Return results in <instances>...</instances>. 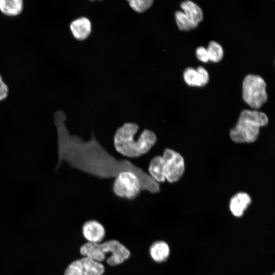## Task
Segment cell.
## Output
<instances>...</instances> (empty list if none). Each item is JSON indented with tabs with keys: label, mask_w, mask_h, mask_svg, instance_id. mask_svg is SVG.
<instances>
[{
	"label": "cell",
	"mask_w": 275,
	"mask_h": 275,
	"mask_svg": "<svg viewBox=\"0 0 275 275\" xmlns=\"http://www.w3.org/2000/svg\"><path fill=\"white\" fill-rule=\"evenodd\" d=\"M54 120L57 132V169L63 162H66L72 168L101 179L115 178L123 171H130L138 177L142 190H147L151 194L160 191L159 183L143 169L128 160L118 159L109 154L98 142L93 132L88 141L71 134L66 126V116L63 111H56Z\"/></svg>",
	"instance_id": "1"
},
{
	"label": "cell",
	"mask_w": 275,
	"mask_h": 275,
	"mask_svg": "<svg viewBox=\"0 0 275 275\" xmlns=\"http://www.w3.org/2000/svg\"><path fill=\"white\" fill-rule=\"evenodd\" d=\"M139 126L127 122L119 127L114 136V145L116 150L121 155L129 158H135L147 153L156 142L155 133L145 129L136 141L134 136Z\"/></svg>",
	"instance_id": "2"
},
{
	"label": "cell",
	"mask_w": 275,
	"mask_h": 275,
	"mask_svg": "<svg viewBox=\"0 0 275 275\" xmlns=\"http://www.w3.org/2000/svg\"><path fill=\"white\" fill-rule=\"evenodd\" d=\"M80 253L83 257L100 262L105 260L107 254H111L106 260L107 264L111 266L123 263L130 256V251L115 239L98 243L87 242L80 248Z\"/></svg>",
	"instance_id": "3"
},
{
	"label": "cell",
	"mask_w": 275,
	"mask_h": 275,
	"mask_svg": "<svg viewBox=\"0 0 275 275\" xmlns=\"http://www.w3.org/2000/svg\"><path fill=\"white\" fill-rule=\"evenodd\" d=\"M268 121L263 112L243 110L236 125L230 131V137L236 143H253L258 138L260 127L267 125Z\"/></svg>",
	"instance_id": "4"
},
{
	"label": "cell",
	"mask_w": 275,
	"mask_h": 275,
	"mask_svg": "<svg viewBox=\"0 0 275 275\" xmlns=\"http://www.w3.org/2000/svg\"><path fill=\"white\" fill-rule=\"evenodd\" d=\"M266 87V83L261 76L248 75L242 84L243 100L251 107L260 108L267 100Z\"/></svg>",
	"instance_id": "5"
},
{
	"label": "cell",
	"mask_w": 275,
	"mask_h": 275,
	"mask_svg": "<svg viewBox=\"0 0 275 275\" xmlns=\"http://www.w3.org/2000/svg\"><path fill=\"white\" fill-rule=\"evenodd\" d=\"M114 194L120 198L133 200L141 193V185L137 176L130 171H123L115 177L112 185Z\"/></svg>",
	"instance_id": "6"
},
{
	"label": "cell",
	"mask_w": 275,
	"mask_h": 275,
	"mask_svg": "<svg viewBox=\"0 0 275 275\" xmlns=\"http://www.w3.org/2000/svg\"><path fill=\"white\" fill-rule=\"evenodd\" d=\"M162 157L166 180L170 183L178 181L184 171V162L181 155L172 149L167 148Z\"/></svg>",
	"instance_id": "7"
},
{
	"label": "cell",
	"mask_w": 275,
	"mask_h": 275,
	"mask_svg": "<svg viewBox=\"0 0 275 275\" xmlns=\"http://www.w3.org/2000/svg\"><path fill=\"white\" fill-rule=\"evenodd\" d=\"M82 232L88 242L94 243L101 242L105 235L104 227L95 220L85 222L82 226Z\"/></svg>",
	"instance_id": "8"
},
{
	"label": "cell",
	"mask_w": 275,
	"mask_h": 275,
	"mask_svg": "<svg viewBox=\"0 0 275 275\" xmlns=\"http://www.w3.org/2000/svg\"><path fill=\"white\" fill-rule=\"evenodd\" d=\"M70 29L74 38L79 40L86 39L91 32V23L89 19L82 17L72 21Z\"/></svg>",
	"instance_id": "9"
},
{
	"label": "cell",
	"mask_w": 275,
	"mask_h": 275,
	"mask_svg": "<svg viewBox=\"0 0 275 275\" xmlns=\"http://www.w3.org/2000/svg\"><path fill=\"white\" fill-rule=\"evenodd\" d=\"M251 202V197L248 194L242 192L238 193L231 199L230 209L234 216H241Z\"/></svg>",
	"instance_id": "10"
},
{
	"label": "cell",
	"mask_w": 275,
	"mask_h": 275,
	"mask_svg": "<svg viewBox=\"0 0 275 275\" xmlns=\"http://www.w3.org/2000/svg\"><path fill=\"white\" fill-rule=\"evenodd\" d=\"M185 16L197 27L203 18V13L201 8L191 1H185L180 4Z\"/></svg>",
	"instance_id": "11"
},
{
	"label": "cell",
	"mask_w": 275,
	"mask_h": 275,
	"mask_svg": "<svg viewBox=\"0 0 275 275\" xmlns=\"http://www.w3.org/2000/svg\"><path fill=\"white\" fill-rule=\"evenodd\" d=\"M169 245L163 241H157L150 246L149 253L151 258L156 262L161 263L165 261L170 255Z\"/></svg>",
	"instance_id": "12"
},
{
	"label": "cell",
	"mask_w": 275,
	"mask_h": 275,
	"mask_svg": "<svg viewBox=\"0 0 275 275\" xmlns=\"http://www.w3.org/2000/svg\"><path fill=\"white\" fill-rule=\"evenodd\" d=\"M148 174L158 183L163 182L166 180L162 156H155L151 159L148 167Z\"/></svg>",
	"instance_id": "13"
},
{
	"label": "cell",
	"mask_w": 275,
	"mask_h": 275,
	"mask_svg": "<svg viewBox=\"0 0 275 275\" xmlns=\"http://www.w3.org/2000/svg\"><path fill=\"white\" fill-rule=\"evenodd\" d=\"M79 260L84 275H102L104 273V267L101 262L86 257Z\"/></svg>",
	"instance_id": "14"
},
{
	"label": "cell",
	"mask_w": 275,
	"mask_h": 275,
	"mask_svg": "<svg viewBox=\"0 0 275 275\" xmlns=\"http://www.w3.org/2000/svg\"><path fill=\"white\" fill-rule=\"evenodd\" d=\"M23 9L22 0H0V11L8 16H16L20 14Z\"/></svg>",
	"instance_id": "15"
},
{
	"label": "cell",
	"mask_w": 275,
	"mask_h": 275,
	"mask_svg": "<svg viewBox=\"0 0 275 275\" xmlns=\"http://www.w3.org/2000/svg\"><path fill=\"white\" fill-rule=\"evenodd\" d=\"M206 49L209 61L217 63L223 59L224 50L222 46L217 42L214 41H210Z\"/></svg>",
	"instance_id": "16"
},
{
	"label": "cell",
	"mask_w": 275,
	"mask_h": 275,
	"mask_svg": "<svg viewBox=\"0 0 275 275\" xmlns=\"http://www.w3.org/2000/svg\"><path fill=\"white\" fill-rule=\"evenodd\" d=\"M176 23L180 30L188 31L197 28L185 16L182 11H178L175 13Z\"/></svg>",
	"instance_id": "17"
},
{
	"label": "cell",
	"mask_w": 275,
	"mask_h": 275,
	"mask_svg": "<svg viewBox=\"0 0 275 275\" xmlns=\"http://www.w3.org/2000/svg\"><path fill=\"white\" fill-rule=\"evenodd\" d=\"M183 78L188 86L199 87V75L197 69L191 67L186 68L183 73Z\"/></svg>",
	"instance_id": "18"
},
{
	"label": "cell",
	"mask_w": 275,
	"mask_h": 275,
	"mask_svg": "<svg viewBox=\"0 0 275 275\" xmlns=\"http://www.w3.org/2000/svg\"><path fill=\"white\" fill-rule=\"evenodd\" d=\"M128 2L132 9L139 13H142L148 10L153 3L152 0H131Z\"/></svg>",
	"instance_id": "19"
},
{
	"label": "cell",
	"mask_w": 275,
	"mask_h": 275,
	"mask_svg": "<svg viewBox=\"0 0 275 275\" xmlns=\"http://www.w3.org/2000/svg\"><path fill=\"white\" fill-rule=\"evenodd\" d=\"M64 275H84L79 259L76 260L68 265Z\"/></svg>",
	"instance_id": "20"
},
{
	"label": "cell",
	"mask_w": 275,
	"mask_h": 275,
	"mask_svg": "<svg viewBox=\"0 0 275 275\" xmlns=\"http://www.w3.org/2000/svg\"><path fill=\"white\" fill-rule=\"evenodd\" d=\"M197 70L199 75V87L206 85L209 79L208 72L205 68L202 66L199 67Z\"/></svg>",
	"instance_id": "21"
},
{
	"label": "cell",
	"mask_w": 275,
	"mask_h": 275,
	"mask_svg": "<svg viewBox=\"0 0 275 275\" xmlns=\"http://www.w3.org/2000/svg\"><path fill=\"white\" fill-rule=\"evenodd\" d=\"M196 53L198 60L202 62L207 63L209 61L207 49L205 47L203 46L198 47Z\"/></svg>",
	"instance_id": "22"
},
{
	"label": "cell",
	"mask_w": 275,
	"mask_h": 275,
	"mask_svg": "<svg viewBox=\"0 0 275 275\" xmlns=\"http://www.w3.org/2000/svg\"><path fill=\"white\" fill-rule=\"evenodd\" d=\"M9 94V88L0 74V100L5 99Z\"/></svg>",
	"instance_id": "23"
},
{
	"label": "cell",
	"mask_w": 275,
	"mask_h": 275,
	"mask_svg": "<svg viewBox=\"0 0 275 275\" xmlns=\"http://www.w3.org/2000/svg\"><path fill=\"white\" fill-rule=\"evenodd\" d=\"M272 275H274V274L273 273Z\"/></svg>",
	"instance_id": "24"
}]
</instances>
